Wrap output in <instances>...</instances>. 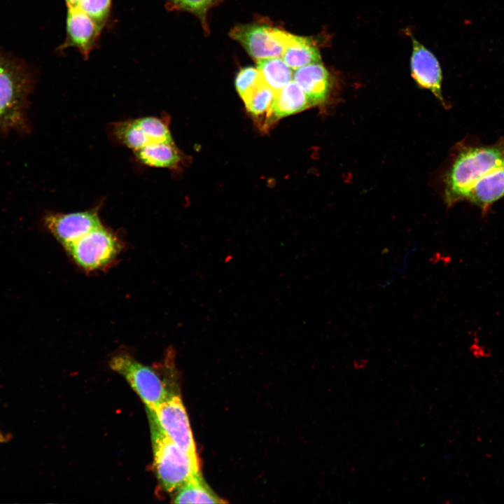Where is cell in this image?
Here are the masks:
<instances>
[{
    "instance_id": "obj_21",
    "label": "cell",
    "mask_w": 504,
    "mask_h": 504,
    "mask_svg": "<svg viewBox=\"0 0 504 504\" xmlns=\"http://www.w3.org/2000/svg\"><path fill=\"white\" fill-rule=\"evenodd\" d=\"M264 82L260 71L252 66L240 69L235 79V88L241 97L245 100Z\"/></svg>"
},
{
    "instance_id": "obj_20",
    "label": "cell",
    "mask_w": 504,
    "mask_h": 504,
    "mask_svg": "<svg viewBox=\"0 0 504 504\" xmlns=\"http://www.w3.org/2000/svg\"><path fill=\"white\" fill-rule=\"evenodd\" d=\"M274 95L275 92L263 83L244 102L249 113L260 115L269 111Z\"/></svg>"
},
{
    "instance_id": "obj_22",
    "label": "cell",
    "mask_w": 504,
    "mask_h": 504,
    "mask_svg": "<svg viewBox=\"0 0 504 504\" xmlns=\"http://www.w3.org/2000/svg\"><path fill=\"white\" fill-rule=\"evenodd\" d=\"M77 7L104 27L110 13L111 0H79Z\"/></svg>"
},
{
    "instance_id": "obj_25",
    "label": "cell",
    "mask_w": 504,
    "mask_h": 504,
    "mask_svg": "<svg viewBox=\"0 0 504 504\" xmlns=\"http://www.w3.org/2000/svg\"><path fill=\"white\" fill-rule=\"evenodd\" d=\"M1 443V442H0Z\"/></svg>"
},
{
    "instance_id": "obj_2",
    "label": "cell",
    "mask_w": 504,
    "mask_h": 504,
    "mask_svg": "<svg viewBox=\"0 0 504 504\" xmlns=\"http://www.w3.org/2000/svg\"><path fill=\"white\" fill-rule=\"evenodd\" d=\"M150 416L154 468L162 486L172 493L200 475L199 460L170 440Z\"/></svg>"
},
{
    "instance_id": "obj_9",
    "label": "cell",
    "mask_w": 504,
    "mask_h": 504,
    "mask_svg": "<svg viewBox=\"0 0 504 504\" xmlns=\"http://www.w3.org/2000/svg\"><path fill=\"white\" fill-rule=\"evenodd\" d=\"M44 224L64 247L102 225L95 209L68 214H49L44 218Z\"/></svg>"
},
{
    "instance_id": "obj_12",
    "label": "cell",
    "mask_w": 504,
    "mask_h": 504,
    "mask_svg": "<svg viewBox=\"0 0 504 504\" xmlns=\"http://www.w3.org/2000/svg\"><path fill=\"white\" fill-rule=\"evenodd\" d=\"M293 79L303 90L311 106L322 104L327 100L331 90V78L321 62L295 69Z\"/></svg>"
},
{
    "instance_id": "obj_7",
    "label": "cell",
    "mask_w": 504,
    "mask_h": 504,
    "mask_svg": "<svg viewBox=\"0 0 504 504\" xmlns=\"http://www.w3.org/2000/svg\"><path fill=\"white\" fill-rule=\"evenodd\" d=\"M112 139L136 151L144 146L161 141H172L166 118L148 116L112 123L109 127Z\"/></svg>"
},
{
    "instance_id": "obj_1",
    "label": "cell",
    "mask_w": 504,
    "mask_h": 504,
    "mask_svg": "<svg viewBox=\"0 0 504 504\" xmlns=\"http://www.w3.org/2000/svg\"><path fill=\"white\" fill-rule=\"evenodd\" d=\"M504 164V139L488 146L468 147L455 159L445 179L448 205L464 200L472 186L483 176Z\"/></svg>"
},
{
    "instance_id": "obj_10",
    "label": "cell",
    "mask_w": 504,
    "mask_h": 504,
    "mask_svg": "<svg viewBox=\"0 0 504 504\" xmlns=\"http://www.w3.org/2000/svg\"><path fill=\"white\" fill-rule=\"evenodd\" d=\"M412 52L410 58L411 75L416 84L430 90L444 104L441 85L442 73L436 57L421 43L412 37Z\"/></svg>"
},
{
    "instance_id": "obj_5",
    "label": "cell",
    "mask_w": 504,
    "mask_h": 504,
    "mask_svg": "<svg viewBox=\"0 0 504 504\" xmlns=\"http://www.w3.org/2000/svg\"><path fill=\"white\" fill-rule=\"evenodd\" d=\"M292 34L266 22L238 24L230 31L255 61L281 57Z\"/></svg>"
},
{
    "instance_id": "obj_11",
    "label": "cell",
    "mask_w": 504,
    "mask_h": 504,
    "mask_svg": "<svg viewBox=\"0 0 504 504\" xmlns=\"http://www.w3.org/2000/svg\"><path fill=\"white\" fill-rule=\"evenodd\" d=\"M103 27L79 8H69L66 38L62 47L76 48L84 58H88Z\"/></svg>"
},
{
    "instance_id": "obj_17",
    "label": "cell",
    "mask_w": 504,
    "mask_h": 504,
    "mask_svg": "<svg viewBox=\"0 0 504 504\" xmlns=\"http://www.w3.org/2000/svg\"><path fill=\"white\" fill-rule=\"evenodd\" d=\"M175 503H223L206 484L201 474L194 477L174 491Z\"/></svg>"
},
{
    "instance_id": "obj_6",
    "label": "cell",
    "mask_w": 504,
    "mask_h": 504,
    "mask_svg": "<svg viewBox=\"0 0 504 504\" xmlns=\"http://www.w3.org/2000/svg\"><path fill=\"white\" fill-rule=\"evenodd\" d=\"M64 248L80 267L92 270L110 262L120 245L115 235L102 225Z\"/></svg>"
},
{
    "instance_id": "obj_16",
    "label": "cell",
    "mask_w": 504,
    "mask_h": 504,
    "mask_svg": "<svg viewBox=\"0 0 504 504\" xmlns=\"http://www.w3.org/2000/svg\"><path fill=\"white\" fill-rule=\"evenodd\" d=\"M292 69L321 62V54L314 41L308 37L291 35L281 55Z\"/></svg>"
},
{
    "instance_id": "obj_8",
    "label": "cell",
    "mask_w": 504,
    "mask_h": 504,
    "mask_svg": "<svg viewBox=\"0 0 504 504\" xmlns=\"http://www.w3.org/2000/svg\"><path fill=\"white\" fill-rule=\"evenodd\" d=\"M148 412L167 437L198 459L188 414L178 395L172 393L153 411Z\"/></svg>"
},
{
    "instance_id": "obj_4",
    "label": "cell",
    "mask_w": 504,
    "mask_h": 504,
    "mask_svg": "<svg viewBox=\"0 0 504 504\" xmlns=\"http://www.w3.org/2000/svg\"><path fill=\"white\" fill-rule=\"evenodd\" d=\"M110 367L122 375L146 405L153 411L170 393L158 374L132 356L120 354L113 356Z\"/></svg>"
},
{
    "instance_id": "obj_13",
    "label": "cell",
    "mask_w": 504,
    "mask_h": 504,
    "mask_svg": "<svg viewBox=\"0 0 504 504\" xmlns=\"http://www.w3.org/2000/svg\"><path fill=\"white\" fill-rule=\"evenodd\" d=\"M504 196V164L479 178L468 190L465 200L486 214L491 205Z\"/></svg>"
},
{
    "instance_id": "obj_14",
    "label": "cell",
    "mask_w": 504,
    "mask_h": 504,
    "mask_svg": "<svg viewBox=\"0 0 504 504\" xmlns=\"http://www.w3.org/2000/svg\"><path fill=\"white\" fill-rule=\"evenodd\" d=\"M134 153L140 162L155 168L177 169L183 159L174 141L150 144Z\"/></svg>"
},
{
    "instance_id": "obj_3",
    "label": "cell",
    "mask_w": 504,
    "mask_h": 504,
    "mask_svg": "<svg viewBox=\"0 0 504 504\" xmlns=\"http://www.w3.org/2000/svg\"><path fill=\"white\" fill-rule=\"evenodd\" d=\"M32 79L22 64L0 56V127L22 129Z\"/></svg>"
},
{
    "instance_id": "obj_18",
    "label": "cell",
    "mask_w": 504,
    "mask_h": 504,
    "mask_svg": "<svg viewBox=\"0 0 504 504\" xmlns=\"http://www.w3.org/2000/svg\"><path fill=\"white\" fill-rule=\"evenodd\" d=\"M256 68L266 85L275 92L293 80L292 69L280 57L257 60Z\"/></svg>"
},
{
    "instance_id": "obj_24",
    "label": "cell",
    "mask_w": 504,
    "mask_h": 504,
    "mask_svg": "<svg viewBox=\"0 0 504 504\" xmlns=\"http://www.w3.org/2000/svg\"><path fill=\"white\" fill-rule=\"evenodd\" d=\"M8 440V437L0 431V442H5Z\"/></svg>"
},
{
    "instance_id": "obj_23",
    "label": "cell",
    "mask_w": 504,
    "mask_h": 504,
    "mask_svg": "<svg viewBox=\"0 0 504 504\" xmlns=\"http://www.w3.org/2000/svg\"><path fill=\"white\" fill-rule=\"evenodd\" d=\"M67 8L77 7L79 0H65Z\"/></svg>"
},
{
    "instance_id": "obj_15",
    "label": "cell",
    "mask_w": 504,
    "mask_h": 504,
    "mask_svg": "<svg viewBox=\"0 0 504 504\" xmlns=\"http://www.w3.org/2000/svg\"><path fill=\"white\" fill-rule=\"evenodd\" d=\"M311 106L301 88L292 80L275 92L268 111L273 119H279L302 111Z\"/></svg>"
},
{
    "instance_id": "obj_19",
    "label": "cell",
    "mask_w": 504,
    "mask_h": 504,
    "mask_svg": "<svg viewBox=\"0 0 504 504\" xmlns=\"http://www.w3.org/2000/svg\"><path fill=\"white\" fill-rule=\"evenodd\" d=\"M223 0H167L173 9L189 12L199 18L204 29L207 31L208 11Z\"/></svg>"
}]
</instances>
